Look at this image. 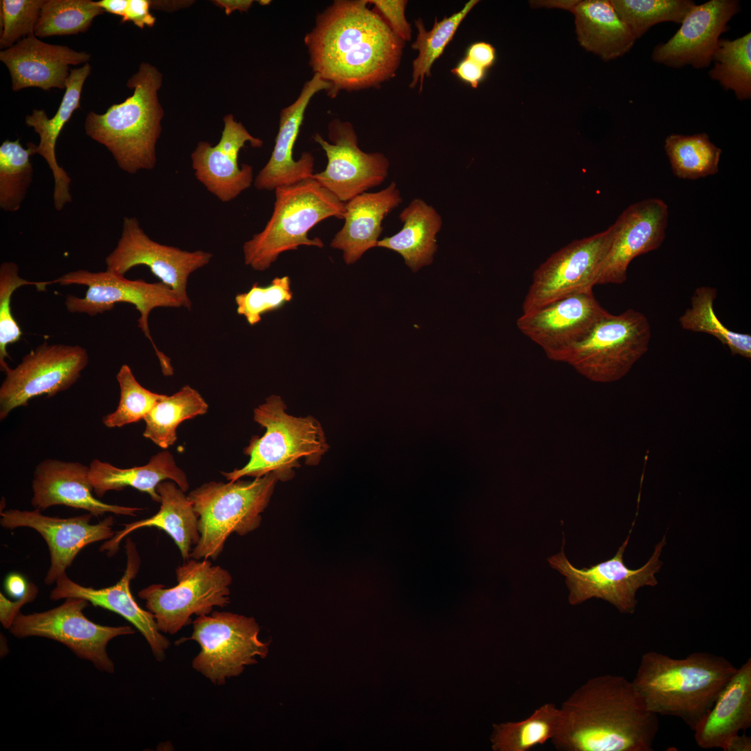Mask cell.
<instances>
[{
    "label": "cell",
    "instance_id": "obj_41",
    "mask_svg": "<svg viewBox=\"0 0 751 751\" xmlns=\"http://www.w3.org/2000/svg\"><path fill=\"white\" fill-rule=\"evenodd\" d=\"M104 13L91 0H44L34 35L46 38L83 33Z\"/></svg>",
    "mask_w": 751,
    "mask_h": 751
},
{
    "label": "cell",
    "instance_id": "obj_1",
    "mask_svg": "<svg viewBox=\"0 0 751 751\" xmlns=\"http://www.w3.org/2000/svg\"><path fill=\"white\" fill-rule=\"evenodd\" d=\"M368 4L335 1L305 37L310 65L330 84L332 97L341 90L377 86L399 65L403 41Z\"/></svg>",
    "mask_w": 751,
    "mask_h": 751
},
{
    "label": "cell",
    "instance_id": "obj_24",
    "mask_svg": "<svg viewBox=\"0 0 751 751\" xmlns=\"http://www.w3.org/2000/svg\"><path fill=\"white\" fill-rule=\"evenodd\" d=\"M34 508L44 510L51 506L64 505L83 509L95 517L106 512L136 516L141 508L128 507L103 502L93 495L90 467L79 462L46 459L35 467L32 481Z\"/></svg>",
    "mask_w": 751,
    "mask_h": 751
},
{
    "label": "cell",
    "instance_id": "obj_39",
    "mask_svg": "<svg viewBox=\"0 0 751 751\" xmlns=\"http://www.w3.org/2000/svg\"><path fill=\"white\" fill-rule=\"evenodd\" d=\"M709 76L739 100L751 97V33L735 40L720 39Z\"/></svg>",
    "mask_w": 751,
    "mask_h": 751
},
{
    "label": "cell",
    "instance_id": "obj_34",
    "mask_svg": "<svg viewBox=\"0 0 751 751\" xmlns=\"http://www.w3.org/2000/svg\"><path fill=\"white\" fill-rule=\"evenodd\" d=\"M208 405L197 391L188 385L175 394H163L144 418L143 436L162 449L177 440V428L184 421L207 412Z\"/></svg>",
    "mask_w": 751,
    "mask_h": 751
},
{
    "label": "cell",
    "instance_id": "obj_46",
    "mask_svg": "<svg viewBox=\"0 0 751 751\" xmlns=\"http://www.w3.org/2000/svg\"><path fill=\"white\" fill-rule=\"evenodd\" d=\"M44 0L0 1L1 49H8L22 38L34 34Z\"/></svg>",
    "mask_w": 751,
    "mask_h": 751
},
{
    "label": "cell",
    "instance_id": "obj_19",
    "mask_svg": "<svg viewBox=\"0 0 751 751\" xmlns=\"http://www.w3.org/2000/svg\"><path fill=\"white\" fill-rule=\"evenodd\" d=\"M0 524L3 528L12 530L29 527L38 532L45 540L50 553L51 564L45 578L49 586L65 574L79 552L87 545L99 541L110 540L115 531L112 516L105 517L97 524H91L92 515L86 513L67 518L51 517L33 510L9 509L1 512Z\"/></svg>",
    "mask_w": 751,
    "mask_h": 751
},
{
    "label": "cell",
    "instance_id": "obj_10",
    "mask_svg": "<svg viewBox=\"0 0 751 751\" xmlns=\"http://www.w3.org/2000/svg\"><path fill=\"white\" fill-rule=\"evenodd\" d=\"M193 640L200 646L193 668L214 684L239 676L245 666L267 656L268 643L259 640V627L253 617L225 611L197 616L192 622Z\"/></svg>",
    "mask_w": 751,
    "mask_h": 751
},
{
    "label": "cell",
    "instance_id": "obj_16",
    "mask_svg": "<svg viewBox=\"0 0 751 751\" xmlns=\"http://www.w3.org/2000/svg\"><path fill=\"white\" fill-rule=\"evenodd\" d=\"M212 254L203 250L189 252L152 240L135 217H124L121 236L115 249L106 257V270L124 275L131 268L146 266L190 309L188 280L196 270L207 265Z\"/></svg>",
    "mask_w": 751,
    "mask_h": 751
},
{
    "label": "cell",
    "instance_id": "obj_55",
    "mask_svg": "<svg viewBox=\"0 0 751 751\" xmlns=\"http://www.w3.org/2000/svg\"><path fill=\"white\" fill-rule=\"evenodd\" d=\"M751 738L740 734L734 736L728 743L725 751H750Z\"/></svg>",
    "mask_w": 751,
    "mask_h": 751
},
{
    "label": "cell",
    "instance_id": "obj_40",
    "mask_svg": "<svg viewBox=\"0 0 751 751\" xmlns=\"http://www.w3.org/2000/svg\"><path fill=\"white\" fill-rule=\"evenodd\" d=\"M478 2L477 0H471L451 16L444 17L441 21L435 19L433 28L428 31L421 19L415 21L418 35L412 48L417 50L419 54L412 64L411 88H414L419 83V91L421 90L425 76L430 75L433 64L443 53L461 22Z\"/></svg>",
    "mask_w": 751,
    "mask_h": 751
},
{
    "label": "cell",
    "instance_id": "obj_28",
    "mask_svg": "<svg viewBox=\"0 0 751 751\" xmlns=\"http://www.w3.org/2000/svg\"><path fill=\"white\" fill-rule=\"evenodd\" d=\"M751 726V659L737 668L711 709L694 732L697 745L703 749L725 751L730 740Z\"/></svg>",
    "mask_w": 751,
    "mask_h": 751
},
{
    "label": "cell",
    "instance_id": "obj_25",
    "mask_svg": "<svg viewBox=\"0 0 751 751\" xmlns=\"http://www.w3.org/2000/svg\"><path fill=\"white\" fill-rule=\"evenodd\" d=\"M330 84L314 74L304 85L297 99L281 111L280 126L271 156L255 179L259 190H275L311 178L314 159L304 152L294 160L293 150L303 121L305 112L312 97L318 92L329 90Z\"/></svg>",
    "mask_w": 751,
    "mask_h": 751
},
{
    "label": "cell",
    "instance_id": "obj_17",
    "mask_svg": "<svg viewBox=\"0 0 751 751\" xmlns=\"http://www.w3.org/2000/svg\"><path fill=\"white\" fill-rule=\"evenodd\" d=\"M330 142L318 134L313 136L324 150L325 169L311 177L341 202L381 184L388 176L389 161L380 152L367 153L358 147L357 136L349 122L332 120L328 125Z\"/></svg>",
    "mask_w": 751,
    "mask_h": 751
},
{
    "label": "cell",
    "instance_id": "obj_50",
    "mask_svg": "<svg viewBox=\"0 0 751 751\" xmlns=\"http://www.w3.org/2000/svg\"><path fill=\"white\" fill-rule=\"evenodd\" d=\"M485 68L466 57L452 70V72L461 80L468 83L472 88H477L485 76Z\"/></svg>",
    "mask_w": 751,
    "mask_h": 751
},
{
    "label": "cell",
    "instance_id": "obj_23",
    "mask_svg": "<svg viewBox=\"0 0 751 751\" xmlns=\"http://www.w3.org/2000/svg\"><path fill=\"white\" fill-rule=\"evenodd\" d=\"M246 143L260 147L263 141L252 136L232 115L224 118V129L218 143H198L191 154L195 175L207 189L223 202L236 198L250 187L253 170L250 165L238 163V156Z\"/></svg>",
    "mask_w": 751,
    "mask_h": 751
},
{
    "label": "cell",
    "instance_id": "obj_7",
    "mask_svg": "<svg viewBox=\"0 0 751 751\" xmlns=\"http://www.w3.org/2000/svg\"><path fill=\"white\" fill-rule=\"evenodd\" d=\"M277 481L273 474L252 481L209 482L187 496L198 518L200 539L190 558L216 560L233 533L243 536L257 529Z\"/></svg>",
    "mask_w": 751,
    "mask_h": 751
},
{
    "label": "cell",
    "instance_id": "obj_20",
    "mask_svg": "<svg viewBox=\"0 0 751 751\" xmlns=\"http://www.w3.org/2000/svg\"><path fill=\"white\" fill-rule=\"evenodd\" d=\"M668 218V205L659 198L645 199L624 209L613 225L612 241L596 285L625 282L631 261L662 245Z\"/></svg>",
    "mask_w": 751,
    "mask_h": 751
},
{
    "label": "cell",
    "instance_id": "obj_3",
    "mask_svg": "<svg viewBox=\"0 0 751 751\" xmlns=\"http://www.w3.org/2000/svg\"><path fill=\"white\" fill-rule=\"evenodd\" d=\"M736 670L709 652L675 659L650 651L642 655L632 682L649 711L679 718L693 731Z\"/></svg>",
    "mask_w": 751,
    "mask_h": 751
},
{
    "label": "cell",
    "instance_id": "obj_2",
    "mask_svg": "<svg viewBox=\"0 0 751 751\" xmlns=\"http://www.w3.org/2000/svg\"><path fill=\"white\" fill-rule=\"evenodd\" d=\"M551 740L563 751H652L658 716L649 711L632 681L620 675L592 677L559 708Z\"/></svg>",
    "mask_w": 751,
    "mask_h": 751
},
{
    "label": "cell",
    "instance_id": "obj_9",
    "mask_svg": "<svg viewBox=\"0 0 751 751\" xmlns=\"http://www.w3.org/2000/svg\"><path fill=\"white\" fill-rule=\"evenodd\" d=\"M651 326L645 314L629 309L609 314L567 355L563 362L589 380L611 382L625 376L648 350Z\"/></svg>",
    "mask_w": 751,
    "mask_h": 751
},
{
    "label": "cell",
    "instance_id": "obj_47",
    "mask_svg": "<svg viewBox=\"0 0 751 751\" xmlns=\"http://www.w3.org/2000/svg\"><path fill=\"white\" fill-rule=\"evenodd\" d=\"M374 5L382 19L394 33L401 40H410L411 26L407 22L405 10L407 1L405 0H367Z\"/></svg>",
    "mask_w": 751,
    "mask_h": 751
},
{
    "label": "cell",
    "instance_id": "obj_56",
    "mask_svg": "<svg viewBox=\"0 0 751 751\" xmlns=\"http://www.w3.org/2000/svg\"><path fill=\"white\" fill-rule=\"evenodd\" d=\"M579 1H530L531 4L538 5V7L558 8L565 9L572 12Z\"/></svg>",
    "mask_w": 751,
    "mask_h": 751
},
{
    "label": "cell",
    "instance_id": "obj_53",
    "mask_svg": "<svg viewBox=\"0 0 751 751\" xmlns=\"http://www.w3.org/2000/svg\"><path fill=\"white\" fill-rule=\"evenodd\" d=\"M129 0H101L96 1L97 5L105 12L111 14L124 16L128 6Z\"/></svg>",
    "mask_w": 751,
    "mask_h": 751
},
{
    "label": "cell",
    "instance_id": "obj_52",
    "mask_svg": "<svg viewBox=\"0 0 751 751\" xmlns=\"http://www.w3.org/2000/svg\"><path fill=\"white\" fill-rule=\"evenodd\" d=\"M29 583L23 576L13 573L8 575L5 581V588L8 594L16 599L22 597L26 592Z\"/></svg>",
    "mask_w": 751,
    "mask_h": 751
},
{
    "label": "cell",
    "instance_id": "obj_43",
    "mask_svg": "<svg viewBox=\"0 0 751 751\" xmlns=\"http://www.w3.org/2000/svg\"><path fill=\"white\" fill-rule=\"evenodd\" d=\"M116 379L120 387L118 407L102 418L104 425L110 428L144 419L163 395L143 387L127 364L120 367Z\"/></svg>",
    "mask_w": 751,
    "mask_h": 751
},
{
    "label": "cell",
    "instance_id": "obj_35",
    "mask_svg": "<svg viewBox=\"0 0 751 751\" xmlns=\"http://www.w3.org/2000/svg\"><path fill=\"white\" fill-rule=\"evenodd\" d=\"M559 708L546 703L536 709L528 718L516 722L494 725L491 736L495 751H528L552 740L560 726Z\"/></svg>",
    "mask_w": 751,
    "mask_h": 751
},
{
    "label": "cell",
    "instance_id": "obj_48",
    "mask_svg": "<svg viewBox=\"0 0 751 751\" xmlns=\"http://www.w3.org/2000/svg\"><path fill=\"white\" fill-rule=\"evenodd\" d=\"M38 591V587L35 584L29 583L25 595L15 601L8 600L1 592L0 593V621L4 628L9 629L14 618L20 612L21 607L33 601Z\"/></svg>",
    "mask_w": 751,
    "mask_h": 751
},
{
    "label": "cell",
    "instance_id": "obj_5",
    "mask_svg": "<svg viewBox=\"0 0 751 751\" xmlns=\"http://www.w3.org/2000/svg\"><path fill=\"white\" fill-rule=\"evenodd\" d=\"M280 396L271 395L254 410V420L266 429L253 437L244 452L250 458L240 469L223 472L229 481L245 476L274 475L286 481L295 474L301 462L316 465L329 446L321 423L314 417H297L288 414Z\"/></svg>",
    "mask_w": 751,
    "mask_h": 751
},
{
    "label": "cell",
    "instance_id": "obj_32",
    "mask_svg": "<svg viewBox=\"0 0 751 751\" xmlns=\"http://www.w3.org/2000/svg\"><path fill=\"white\" fill-rule=\"evenodd\" d=\"M572 13L579 44L603 60L622 56L636 40L608 0L579 1Z\"/></svg>",
    "mask_w": 751,
    "mask_h": 751
},
{
    "label": "cell",
    "instance_id": "obj_29",
    "mask_svg": "<svg viewBox=\"0 0 751 751\" xmlns=\"http://www.w3.org/2000/svg\"><path fill=\"white\" fill-rule=\"evenodd\" d=\"M90 72L91 66L88 63L79 68L70 70L64 95L52 118H49L44 110L39 109H33L31 115L25 117L26 124L33 127L40 137L35 154L45 159L52 172L54 180L53 200L56 211H61L67 203H70L72 197L70 193L71 178L56 160V143L73 113L81 108L80 101L83 86Z\"/></svg>",
    "mask_w": 751,
    "mask_h": 751
},
{
    "label": "cell",
    "instance_id": "obj_49",
    "mask_svg": "<svg viewBox=\"0 0 751 751\" xmlns=\"http://www.w3.org/2000/svg\"><path fill=\"white\" fill-rule=\"evenodd\" d=\"M151 1L129 0L128 6L121 22H132L136 26L143 29L145 26H154L156 18L150 13Z\"/></svg>",
    "mask_w": 751,
    "mask_h": 751
},
{
    "label": "cell",
    "instance_id": "obj_14",
    "mask_svg": "<svg viewBox=\"0 0 751 751\" xmlns=\"http://www.w3.org/2000/svg\"><path fill=\"white\" fill-rule=\"evenodd\" d=\"M87 350L79 345L44 341L9 369L0 387V419L33 398L53 396L71 387L88 363Z\"/></svg>",
    "mask_w": 751,
    "mask_h": 751
},
{
    "label": "cell",
    "instance_id": "obj_12",
    "mask_svg": "<svg viewBox=\"0 0 751 751\" xmlns=\"http://www.w3.org/2000/svg\"><path fill=\"white\" fill-rule=\"evenodd\" d=\"M50 610L24 615L19 612L9 628L16 638L38 636L60 643L79 658L90 661L100 671L113 673V662L106 652L113 638L135 633L130 626H106L93 622L83 611L89 602L83 598L67 597Z\"/></svg>",
    "mask_w": 751,
    "mask_h": 751
},
{
    "label": "cell",
    "instance_id": "obj_38",
    "mask_svg": "<svg viewBox=\"0 0 751 751\" xmlns=\"http://www.w3.org/2000/svg\"><path fill=\"white\" fill-rule=\"evenodd\" d=\"M36 145L30 142L25 149L17 138L0 146V208L6 212L17 211L26 197L33 181L31 156Z\"/></svg>",
    "mask_w": 751,
    "mask_h": 751
},
{
    "label": "cell",
    "instance_id": "obj_6",
    "mask_svg": "<svg viewBox=\"0 0 751 751\" xmlns=\"http://www.w3.org/2000/svg\"><path fill=\"white\" fill-rule=\"evenodd\" d=\"M275 201L264 229L244 243L246 265L263 271L286 251L300 245L323 247L318 237L308 232L321 221L335 217L344 219L345 203L316 180L309 178L275 189Z\"/></svg>",
    "mask_w": 751,
    "mask_h": 751
},
{
    "label": "cell",
    "instance_id": "obj_26",
    "mask_svg": "<svg viewBox=\"0 0 751 751\" xmlns=\"http://www.w3.org/2000/svg\"><path fill=\"white\" fill-rule=\"evenodd\" d=\"M90 58L86 52L45 43L34 34L0 52V60L10 72L13 91L30 87L44 90L64 89L70 72L69 65L86 64Z\"/></svg>",
    "mask_w": 751,
    "mask_h": 751
},
{
    "label": "cell",
    "instance_id": "obj_51",
    "mask_svg": "<svg viewBox=\"0 0 751 751\" xmlns=\"http://www.w3.org/2000/svg\"><path fill=\"white\" fill-rule=\"evenodd\" d=\"M467 58L486 70L492 66L495 60V49L492 45L487 42H476L468 49Z\"/></svg>",
    "mask_w": 751,
    "mask_h": 751
},
{
    "label": "cell",
    "instance_id": "obj_13",
    "mask_svg": "<svg viewBox=\"0 0 751 751\" xmlns=\"http://www.w3.org/2000/svg\"><path fill=\"white\" fill-rule=\"evenodd\" d=\"M629 538L630 535L613 557L589 568L574 567L566 558L563 547L560 553L547 559L554 569L566 577L571 605L595 597L611 603L621 613L635 611L638 589L645 586H655L658 583L654 575L662 565L659 557L665 544V537L655 547L649 560L637 570L627 567L623 561Z\"/></svg>",
    "mask_w": 751,
    "mask_h": 751
},
{
    "label": "cell",
    "instance_id": "obj_27",
    "mask_svg": "<svg viewBox=\"0 0 751 751\" xmlns=\"http://www.w3.org/2000/svg\"><path fill=\"white\" fill-rule=\"evenodd\" d=\"M395 181L375 193H363L345 202L344 224L330 246L343 252L346 264L358 261L368 250L377 246L385 218L402 202Z\"/></svg>",
    "mask_w": 751,
    "mask_h": 751
},
{
    "label": "cell",
    "instance_id": "obj_54",
    "mask_svg": "<svg viewBox=\"0 0 751 751\" xmlns=\"http://www.w3.org/2000/svg\"><path fill=\"white\" fill-rule=\"evenodd\" d=\"M251 0H218L214 3L225 9L227 15H229L235 10L247 11L252 3Z\"/></svg>",
    "mask_w": 751,
    "mask_h": 751
},
{
    "label": "cell",
    "instance_id": "obj_36",
    "mask_svg": "<svg viewBox=\"0 0 751 751\" xmlns=\"http://www.w3.org/2000/svg\"><path fill=\"white\" fill-rule=\"evenodd\" d=\"M664 149L672 172L680 179L694 180L718 172L722 150L706 133L672 134L665 138Z\"/></svg>",
    "mask_w": 751,
    "mask_h": 751
},
{
    "label": "cell",
    "instance_id": "obj_37",
    "mask_svg": "<svg viewBox=\"0 0 751 751\" xmlns=\"http://www.w3.org/2000/svg\"><path fill=\"white\" fill-rule=\"evenodd\" d=\"M717 290L711 286L697 288L691 298V307L679 317L681 327L693 332L711 334L727 346L732 355L751 357V336L728 329L718 319L714 311Z\"/></svg>",
    "mask_w": 751,
    "mask_h": 751
},
{
    "label": "cell",
    "instance_id": "obj_44",
    "mask_svg": "<svg viewBox=\"0 0 751 751\" xmlns=\"http://www.w3.org/2000/svg\"><path fill=\"white\" fill-rule=\"evenodd\" d=\"M49 282H30L19 275L16 264L6 261L0 266V369L6 373L10 368L6 359L10 356L7 346L17 342L22 336L20 327L11 313V296L14 291L24 285L35 286L38 290H45Z\"/></svg>",
    "mask_w": 751,
    "mask_h": 751
},
{
    "label": "cell",
    "instance_id": "obj_15",
    "mask_svg": "<svg viewBox=\"0 0 751 751\" xmlns=\"http://www.w3.org/2000/svg\"><path fill=\"white\" fill-rule=\"evenodd\" d=\"M613 226L577 239L551 255L533 272L524 297L523 314L569 296L592 290L609 249Z\"/></svg>",
    "mask_w": 751,
    "mask_h": 751
},
{
    "label": "cell",
    "instance_id": "obj_22",
    "mask_svg": "<svg viewBox=\"0 0 751 751\" xmlns=\"http://www.w3.org/2000/svg\"><path fill=\"white\" fill-rule=\"evenodd\" d=\"M124 547L126 568L122 576L115 585L99 589L85 587L71 580L65 573L56 580L49 598L51 600L67 597L83 598L95 606L118 613L140 632L156 659L162 661L165 657L170 641L159 630L153 614L143 609L131 594L130 583L138 573L140 558L135 543L130 538H127Z\"/></svg>",
    "mask_w": 751,
    "mask_h": 751
},
{
    "label": "cell",
    "instance_id": "obj_45",
    "mask_svg": "<svg viewBox=\"0 0 751 751\" xmlns=\"http://www.w3.org/2000/svg\"><path fill=\"white\" fill-rule=\"evenodd\" d=\"M292 297L289 277H276L267 286L255 283L248 291L238 293L235 297L236 312L249 325H255L264 314L280 309Z\"/></svg>",
    "mask_w": 751,
    "mask_h": 751
},
{
    "label": "cell",
    "instance_id": "obj_4",
    "mask_svg": "<svg viewBox=\"0 0 751 751\" xmlns=\"http://www.w3.org/2000/svg\"><path fill=\"white\" fill-rule=\"evenodd\" d=\"M161 82L160 72L143 63L127 83L134 89L132 95L104 113L90 111L86 117V134L105 146L118 165L129 174L155 166L163 115L157 95Z\"/></svg>",
    "mask_w": 751,
    "mask_h": 751
},
{
    "label": "cell",
    "instance_id": "obj_21",
    "mask_svg": "<svg viewBox=\"0 0 751 751\" xmlns=\"http://www.w3.org/2000/svg\"><path fill=\"white\" fill-rule=\"evenodd\" d=\"M740 8L736 0H710L696 4L675 35L655 46L652 60L673 68L709 67L720 35L727 31L728 22Z\"/></svg>",
    "mask_w": 751,
    "mask_h": 751
},
{
    "label": "cell",
    "instance_id": "obj_31",
    "mask_svg": "<svg viewBox=\"0 0 751 751\" xmlns=\"http://www.w3.org/2000/svg\"><path fill=\"white\" fill-rule=\"evenodd\" d=\"M89 467L90 478L97 498L102 497L109 491H120L131 487L148 494L154 501L160 503L161 496L156 487L162 481L170 480L184 492L189 487L186 474L178 467L172 455L166 451L153 455L143 466L122 469L95 459L91 461Z\"/></svg>",
    "mask_w": 751,
    "mask_h": 751
},
{
    "label": "cell",
    "instance_id": "obj_33",
    "mask_svg": "<svg viewBox=\"0 0 751 751\" xmlns=\"http://www.w3.org/2000/svg\"><path fill=\"white\" fill-rule=\"evenodd\" d=\"M402 229L379 240L377 246L396 252L413 271L430 265L437 245L436 236L442 226L437 210L421 198L412 200L399 215Z\"/></svg>",
    "mask_w": 751,
    "mask_h": 751
},
{
    "label": "cell",
    "instance_id": "obj_30",
    "mask_svg": "<svg viewBox=\"0 0 751 751\" xmlns=\"http://www.w3.org/2000/svg\"><path fill=\"white\" fill-rule=\"evenodd\" d=\"M161 496L159 510L142 520L122 524L112 538L105 541L100 551L112 556L119 549L121 541L131 532L144 527H156L172 538L184 560L190 558L192 547L200 539L198 518L188 496L175 482L162 481L156 487Z\"/></svg>",
    "mask_w": 751,
    "mask_h": 751
},
{
    "label": "cell",
    "instance_id": "obj_8",
    "mask_svg": "<svg viewBox=\"0 0 751 751\" xmlns=\"http://www.w3.org/2000/svg\"><path fill=\"white\" fill-rule=\"evenodd\" d=\"M175 573V586L152 584L138 592L161 632L175 634L192 622L193 615H209L213 607L224 608L230 603L232 575L208 559L191 558Z\"/></svg>",
    "mask_w": 751,
    "mask_h": 751
},
{
    "label": "cell",
    "instance_id": "obj_18",
    "mask_svg": "<svg viewBox=\"0 0 751 751\" xmlns=\"http://www.w3.org/2000/svg\"><path fill=\"white\" fill-rule=\"evenodd\" d=\"M609 314L591 290L523 314L517 319V326L524 335L542 348L548 358L563 362L569 352Z\"/></svg>",
    "mask_w": 751,
    "mask_h": 751
},
{
    "label": "cell",
    "instance_id": "obj_11",
    "mask_svg": "<svg viewBox=\"0 0 751 751\" xmlns=\"http://www.w3.org/2000/svg\"><path fill=\"white\" fill-rule=\"evenodd\" d=\"M61 285L80 284L88 287L83 298L68 295L65 305L70 313L87 314L94 316L110 311L119 302L135 306L140 314L138 327L147 338L160 363L168 358L154 344L149 328V316L157 307H180L184 304L177 294L161 282L150 283L143 280H131L124 275L106 270L91 272L76 270L51 281Z\"/></svg>",
    "mask_w": 751,
    "mask_h": 751
},
{
    "label": "cell",
    "instance_id": "obj_42",
    "mask_svg": "<svg viewBox=\"0 0 751 751\" xmlns=\"http://www.w3.org/2000/svg\"><path fill=\"white\" fill-rule=\"evenodd\" d=\"M631 33L638 39L656 24L681 23L696 3L691 0H610Z\"/></svg>",
    "mask_w": 751,
    "mask_h": 751
}]
</instances>
